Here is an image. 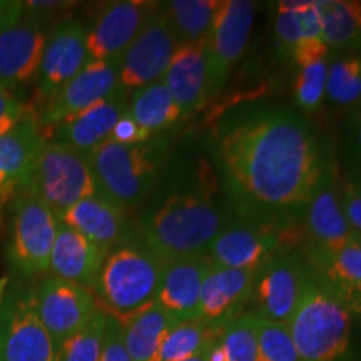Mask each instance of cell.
<instances>
[{"mask_svg":"<svg viewBox=\"0 0 361 361\" xmlns=\"http://www.w3.org/2000/svg\"><path fill=\"white\" fill-rule=\"evenodd\" d=\"M59 218L47 206L27 196L12 200L6 256L16 276L40 278L49 271Z\"/></svg>","mask_w":361,"mask_h":361,"instance_id":"obj_7","label":"cell"},{"mask_svg":"<svg viewBox=\"0 0 361 361\" xmlns=\"http://www.w3.org/2000/svg\"><path fill=\"white\" fill-rule=\"evenodd\" d=\"M162 82L179 106L183 117L207 101V57L204 42L179 45Z\"/></svg>","mask_w":361,"mask_h":361,"instance_id":"obj_26","label":"cell"},{"mask_svg":"<svg viewBox=\"0 0 361 361\" xmlns=\"http://www.w3.org/2000/svg\"><path fill=\"white\" fill-rule=\"evenodd\" d=\"M178 47V39L161 11V4H157L124 52L119 69L121 87L130 94L135 89L161 80Z\"/></svg>","mask_w":361,"mask_h":361,"instance_id":"obj_12","label":"cell"},{"mask_svg":"<svg viewBox=\"0 0 361 361\" xmlns=\"http://www.w3.org/2000/svg\"><path fill=\"white\" fill-rule=\"evenodd\" d=\"M119 323L124 346L133 361H157L166 335L178 324L156 301Z\"/></svg>","mask_w":361,"mask_h":361,"instance_id":"obj_27","label":"cell"},{"mask_svg":"<svg viewBox=\"0 0 361 361\" xmlns=\"http://www.w3.org/2000/svg\"><path fill=\"white\" fill-rule=\"evenodd\" d=\"M326 101L335 107L361 106V51L331 57Z\"/></svg>","mask_w":361,"mask_h":361,"instance_id":"obj_32","label":"cell"},{"mask_svg":"<svg viewBox=\"0 0 361 361\" xmlns=\"http://www.w3.org/2000/svg\"><path fill=\"white\" fill-rule=\"evenodd\" d=\"M24 2H12V0H0V32L22 19Z\"/></svg>","mask_w":361,"mask_h":361,"instance_id":"obj_44","label":"cell"},{"mask_svg":"<svg viewBox=\"0 0 361 361\" xmlns=\"http://www.w3.org/2000/svg\"><path fill=\"white\" fill-rule=\"evenodd\" d=\"M49 34L47 27L24 16L0 32V84L24 96L27 85L37 80Z\"/></svg>","mask_w":361,"mask_h":361,"instance_id":"obj_19","label":"cell"},{"mask_svg":"<svg viewBox=\"0 0 361 361\" xmlns=\"http://www.w3.org/2000/svg\"><path fill=\"white\" fill-rule=\"evenodd\" d=\"M107 252L97 247L75 229L59 221L57 238L54 243L49 271L54 278L80 284L94 291Z\"/></svg>","mask_w":361,"mask_h":361,"instance_id":"obj_25","label":"cell"},{"mask_svg":"<svg viewBox=\"0 0 361 361\" xmlns=\"http://www.w3.org/2000/svg\"><path fill=\"white\" fill-rule=\"evenodd\" d=\"M29 114L24 96L7 85L0 84V137L11 133Z\"/></svg>","mask_w":361,"mask_h":361,"instance_id":"obj_39","label":"cell"},{"mask_svg":"<svg viewBox=\"0 0 361 361\" xmlns=\"http://www.w3.org/2000/svg\"><path fill=\"white\" fill-rule=\"evenodd\" d=\"M107 313L97 308L89 323L59 346V361H101Z\"/></svg>","mask_w":361,"mask_h":361,"instance_id":"obj_36","label":"cell"},{"mask_svg":"<svg viewBox=\"0 0 361 361\" xmlns=\"http://www.w3.org/2000/svg\"><path fill=\"white\" fill-rule=\"evenodd\" d=\"M351 313L313 279L288 329L301 361H350Z\"/></svg>","mask_w":361,"mask_h":361,"instance_id":"obj_5","label":"cell"},{"mask_svg":"<svg viewBox=\"0 0 361 361\" xmlns=\"http://www.w3.org/2000/svg\"><path fill=\"white\" fill-rule=\"evenodd\" d=\"M129 92L119 85L111 96L92 104L79 114L62 121L47 133L49 141H56L87 156L94 149L109 141L117 121L128 112Z\"/></svg>","mask_w":361,"mask_h":361,"instance_id":"obj_21","label":"cell"},{"mask_svg":"<svg viewBox=\"0 0 361 361\" xmlns=\"http://www.w3.org/2000/svg\"><path fill=\"white\" fill-rule=\"evenodd\" d=\"M101 361H133L124 346L123 326L109 314H107L106 331H104Z\"/></svg>","mask_w":361,"mask_h":361,"instance_id":"obj_42","label":"cell"},{"mask_svg":"<svg viewBox=\"0 0 361 361\" xmlns=\"http://www.w3.org/2000/svg\"><path fill=\"white\" fill-rule=\"evenodd\" d=\"M308 39H322L318 2H278L274 16V40L279 56L290 62L298 44Z\"/></svg>","mask_w":361,"mask_h":361,"instance_id":"obj_29","label":"cell"},{"mask_svg":"<svg viewBox=\"0 0 361 361\" xmlns=\"http://www.w3.org/2000/svg\"><path fill=\"white\" fill-rule=\"evenodd\" d=\"M128 114L151 135L169 129L183 117L179 106L162 80L130 92Z\"/></svg>","mask_w":361,"mask_h":361,"instance_id":"obj_31","label":"cell"},{"mask_svg":"<svg viewBox=\"0 0 361 361\" xmlns=\"http://www.w3.org/2000/svg\"><path fill=\"white\" fill-rule=\"evenodd\" d=\"M211 261L202 256H184L162 263L156 303L178 323L200 318L201 288Z\"/></svg>","mask_w":361,"mask_h":361,"instance_id":"obj_22","label":"cell"},{"mask_svg":"<svg viewBox=\"0 0 361 361\" xmlns=\"http://www.w3.org/2000/svg\"><path fill=\"white\" fill-rule=\"evenodd\" d=\"M47 141V134L32 111L0 137V207L16 197L22 178Z\"/></svg>","mask_w":361,"mask_h":361,"instance_id":"obj_24","label":"cell"},{"mask_svg":"<svg viewBox=\"0 0 361 361\" xmlns=\"http://www.w3.org/2000/svg\"><path fill=\"white\" fill-rule=\"evenodd\" d=\"M259 269L221 268L211 264L201 288L200 322L223 331L228 323L245 313Z\"/></svg>","mask_w":361,"mask_h":361,"instance_id":"obj_20","label":"cell"},{"mask_svg":"<svg viewBox=\"0 0 361 361\" xmlns=\"http://www.w3.org/2000/svg\"><path fill=\"white\" fill-rule=\"evenodd\" d=\"M162 261L146 246L124 245L112 250L99 273L94 296L97 306L117 322L154 303Z\"/></svg>","mask_w":361,"mask_h":361,"instance_id":"obj_4","label":"cell"},{"mask_svg":"<svg viewBox=\"0 0 361 361\" xmlns=\"http://www.w3.org/2000/svg\"><path fill=\"white\" fill-rule=\"evenodd\" d=\"M300 228L306 238L305 246L319 250H331L355 236L343 214L340 180L331 162H326L322 178L306 202Z\"/></svg>","mask_w":361,"mask_h":361,"instance_id":"obj_18","label":"cell"},{"mask_svg":"<svg viewBox=\"0 0 361 361\" xmlns=\"http://www.w3.org/2000/svg\"><path fill=\"white\" fill-rule=\"evenodd\" d=\"M211 346H213V345H211ZM211 346H207L206 350L200 351L197 355H194V356H191V358H188L184 361H209V348H211Z\"/></svg>","mask_w":361,"mask_h":361,"instance_id":"obj_45","label":"cell"},{"mask_svg":"<svg viewBox=\"0 0 361 361\" xmlns=\"http://www.w3.org/2000/svg\"><path fill=\"white\" fill-rule=\"evenodd\" d=\"M219 335V329L207 326L200 319L178 323L162 341L159 353H157V361H184L191 358L213 345Z\"/></svg>","mask_w":361,"mask_h":361,"instance_id":"obj_33","label":"cell"},{"mask_svg":"<svg viewBox=\"0 0 361 361\" xmlns=\"http://www.w3.org/2000/svg\"><path fill=\"white\" fill-rule=\"evenodd\" d=\"M341 209L351 233L361 238V176H346L340 183Z\"/></svg>","mask_w":361,"mask_h":361,"instance_id":"obj_40","label":"cell"},{"mask_svg":"<svg viewBox=\"0 0 361 361\" xmlns=\"http://www.w3.org/2000/svg\"><path fill=\"white\" fill-rule=\"evenodd\" d=\"M59 221L75 229L107 255L116 247L129 245L133 239V223L128 211L101 196H92L78 202Z\"/></svg>","mask_w":361,"mask_h":361,"instance_id":"obj_23","label":"cell"},{"mask_svg":"<svg viewBox=\"0 0 361 361\" xmlns=\"http://www.w3.org/2000/svg\"><path fill=\"white\" fill-rule=\"evenodd\" d=\"M119 69L121 62H87L74 79H71L44 104L39 123L45 134L62 121L111 96L119 87Z\"/></svg>","mask_w":361,"mask_h":361,"instance_id":"obj_16","label":"cell"},{"mask_svg":"<svg viewBox=\"0 0 361 361\" xmlns=\"http://www.w3.org/2000/svg\"><path fill=\"white\" fill-rule=\"evenodd\" d=\"M157 7L156 2L116 0L102 4L87 29V56L90 61L121 62L144 22Z\"/></svg>","mask_w":361,"mask_h":361,"instance_id":"obj_14","label":"cell"},{"mask_svg":"<svg viewBox=\"0 0 361 361\" xmlns=\"http://www.w3.org/2000/svg\"><path fill=\"white\" fill-rule=\"evenodd\" d=\"M0 361H59V346L35 308L34 288L8 284L0 306Z\"/></svg>","mask_w":361,"mask_h":361,"instance_id":"obj_8","label":"cell"},{"mask_svg":"<svg viewBox=\"0 0 361 361\" xmlns=\"http://www.w3.org/2000/svg\"><path fill=\"white\" fill-rule=\"evenodd\" d=\"M218 154L238 213L295 236L328 162L308 121L288 109L236 117L221 129Z\"/></svg>","mask_w":361,"mask_h":361,"instance_id":"obj_1","label":"cell"},{"mask_svg":"<svg viewBox=\"0 0 361 361\" xmlns=\"http://www.w3.org/2000/svg\"><path fill=\"white\" fill-rule=\"evenodd\" d=\"M313 279L314 274L303 252L300 255L283 247L259 268L247 305L251 306L250 313L268 322L288 324Z\"/></svg>","mask_w":361,"mask_h":361,"instance_id":"obj_9","label":"cell"},{"mask_svg":"<svg viewBox=\"0 0 361 361\" xmlns=\"http://www.w3.org/2000/svg\"><path fill=\"white\" fill-rule=\"evenodd\" d=\"M288 239L271 226L245 221L221 229L207 247L206 258L221 268L259 269L288 245Z\"/></svg>","mask_w":361,"mask_h":361,"instance_id":"obj_15","label":"cell"},{"mask_svg":"<svg viewBox=\"0 0 361 361\" xmlns=\"http://www.w3.org/2000/svg\"><path fill=\"white\" fill-rule=\"evenodd\" d=\"M258 361H301L288 324L258 318Z\"/></svg>","mask_w":361,"mask_h":361,"instance_id":"obj_37","label":"cell"},{"mask_svg":"<svg viewBox=\"0 0 361 361\" xmlns=\"http://www.w3.org/2000/svg\"><path fill=\"white\" fill-rule=\"evenodd\" d=\"M256 2L224 0L204 40L207 57V99L218 96L245 54L255 22Z\"/></svg>","mask_w":361,"mask_h":361,"instance_id":"obj_10","label":"cell"},{"mask_svg":"<svg viewBox=\"0 0 361 361\" xmlns=\"http://www.w3.org/2000/svg\"><path fill=\"white\" fill-rule=\"evenodd\" d=\"M303 256L314 278L351 316L361 318V238L351 236L331 250L303 246Z\"/></svg>","mask_w":361,"mask_h":361,"instance_id":"obj_17","label":"cell"},{"mask_svg":"<svg viewBox=\"0 0 361 361\" xmlns=\"http://www.w3.org/2000/svg\"><path fill=\"white\" fill-rule=\"evenodd\" d=\"M34 300L40 322L57 346L82 329L99 308L87 288L54 276L34 288Z\"/></svg>","mask_w":361,"mask_h":361,"instance_id":"obj_13","label":"cell"},{"mask_svg":"<svg viewBox=\"0 0 361 361\" xmlns=\"http://www.w3.org/2000/svg\"><path fill=\"white\" fill-rule=\"evenodd\" d=\"M16 196L37 200L61 218L78 202L97 196V188L85 156L47 141L22 178Z\"/></svg>","mask_w":361,"mask_h":361,"instance_id":"obj_6","label":"cell"},{"mask_svg":"<svg viewBox=\"0 0 361 361\" xmlns=\"http://www.w3.org/2000/svg\"><path fill=\"white\" fill-rule=\"evenodd\" d=\"M8 284H11V278H8V276L0 278V306H2L4 296H6V291H7Z\"/></svg>","mask_w":361,"mask_h":361,"instance_id":"obj_46","label":"cell"},{"mask_svg":"<svg viewBox=\"0 0 361 361\" xmlns=\"http://www.w3.org/2000/svg\"><path fill=\"white\" fill-rule=\"evenodd\" d=\"M197 188L171 194L154 211L144 214L139 223V236L144 246L162 263L184 256H206L213 239L223 229L219 211L211 196V178Z\"/></svg>","mask_w":361,"mask_h":361,"instance_id":"obj_2","label":"cell"},{"mask_svg":"<svg viewBox=\"0 0 361 361\" xmlns=\"http://www.w3.org/2000/svg\"><path fill=\"white\" fill-rule=\"evenodd\" d=\"M322 22V40L329 52L361 51L360 0H316Z\"/></svg>","mask_w":361,"mask_h":361,"instance_id":"obj_28","label":"cell"},{"mask_svg":"<svg viewBox=\"0 0 361 361\" xmlns=\"http://www.w3.org/2000/svg\"><path fill=\"white\" fill-rule=\"evenodd\" d=\"M87 62V27L78 19H67L54 27L40 61L34 101L27 102L29 109L39 117L44 104L74 79Z\"/></svg>","mask_w":361,"mask_h":361,"instance_id":"obj_11","label":"cell"},{"mask_svg":"<svg viewBox=\"0 0 361 361\" xmlns=\"http://www.w3.org/2000/svg\"><path fill=\"white\" fill-rule=\"evenodd\" d=\"M162 149L157 142H104L85 156L96 180L97 196L124 211L134 209L159 179Z\"/></svg>","mask_w":361,"mask_h":361,"instance_id":"obj_3","label":"cell"},{"mask_svg":"<svg viewBox=\"0 0 361 361\" xmlns=\"http://www.w3.org/2000/svg\"><path fill=\"white\" fill-rule=\"evenodd\" d=\"M152 139V135L146 133L141 126L130 117L128 112L117 121L114 130H112L109 141L119 142V144H144L149 142Z\"/></svg>","mask_w":361,"mask_h":361,"instance_id":"obj_43","label":"cell"},{"mask_svg":"<svg viewBox=\"0 0 361 361\" xmlns=\"http://www.w3.org/2000/svg\"><path fill=\"white\" fill-rule=\"evenodd\" d=\"M343 162L346 176H361V106L355 107L345 128Z\"/></svg>","mask_w":361,"mask_h":361,"instance_id":"obj_38","label":"cell"},{"mask_svg":"<svg viewBox=\"0 0 361 361\" xmlns=\"http://www.w3.org/2000/svg\"><path fill=\"white\" fill-rule=\"evenodd\" d=\"M74 6V2H39V0H29V2H24L22 16L52 30L54 27L59 25V19L67 20L64 16Z\"/></svg>","mask_w":361,"mask_h":361,"instance_id":"obj_41","label":"cell"},{"mask_svg":"<svg viewBox=\"0 0 361 361\" xmlns=\"http://www.w3.org/2000/svg\"><path fill=\"white\" fill-rule=\"evenodd\" d=\"M329 61H331V54L293 66L296 71L293 97L298 107H301L305 112L318 111L326 99Z\"/></svg>","mask_w":361,"mask_h":361,"instance_id":"obj_34","label":"cell"},{"mask_svg":"<svg viewBox=\"0 0 361 361\" xmlns=\"http://www.w3.org/2000/svg\"><path fill=\"white\" fill-rule=\"evenodd\" d=\"M226 361H258V316L245 311L218 338Z\"/></svg>","mask_w":361,"mask_h":361,"instance_id":"obj_35","label":"cell"},{"mask_svg":"<svg viewBox=\"0 0 361 361\" xmlns=\"http://www.w3.org/2000/svg\"><path fill=\"white\" fill-rule=\"evenodd\" d=\"M224 0H171L161 4L179 45L202 44L211 32Z\"/></svg>","mask_w":361,"mask_h":361,"instance_id":"obj_30","label":"cell"}]
</instances>
